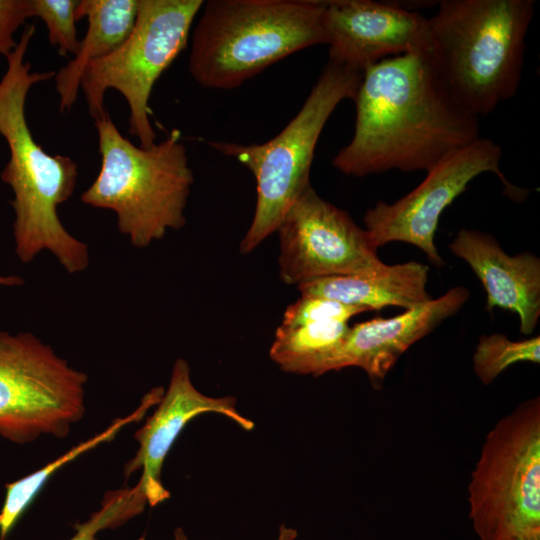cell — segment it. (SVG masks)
I'll list each match as a JSON object with an SVG mask.
<instances>
[{
    "label": "cell",
    "instance_id": "obj_1",
    "mask_svg": "<svg viewBox=\"0 0 540 540\" xmlns=\"http://www.w3.org/2000/svg\"><path fill=\"white\" fill-rule=\"evenodd\" d=\"M354 101V135L332 162L345 175L427 172L479 138V117L449 95L423 52L389 57L366 69Z\"/></svg>",
    "mask_w": 540,
    "mask_h": 540
},
{
    "label": "cell",
    "instance_id": "obj_2",
    "mask_svg": "<svg viewBox=\"0 0 540 540\" xmlns=\"http://www.w3.org/2000/svg\"><path fill=\"white\" fill-rule=\"evenodd\" d=\"M35 27L27 26L17 46L7 56L0 80V134L10 157L1 178L14 194L13 233L19 259L28 263L42 250L52 252L69 273L84 271L89 263L85 243L61 223L57 207L74 192L78 166L69 156L45 152L26 120V98L31 87L54 77L55 72H31L25 56Z\"/></svg>",
    "mask_w": 540,
    "mask_h": 540
},
{
    "label": "cell",
    "instance_id": "obj_3",
    "mask_svg": "<svg viewBox=\"0 0 540 540\" xmlns=\"http://www.w3.org/2000/svg\"><path fill=\"white\" fill-rule=\"evenodd\" d=\"M531 0H443L428 18L427 61L440 84L480 117L520 85Z\"/></svg>",
    "mask_w": 540,
    "mask_h": 540
},
{
    "label": "cell",
    "instance_id": "obj_4",
    "mask_svg": "<svg viewBox=\"0 0 540 540\" xmlns=\"http://www.w3.org/2000/svg\"><path fill=\"white\" fill-rule=\"evenodd\" d=\"M194 29L189 71L232 89L304 48L327 45L326 0H210Z\"/></svg>",
    "mask_w": 540,
    "mask_h": 540
},
{
    "label": "cell",
    "instance_id": "obj_5",
    "mask_svg": "<svg viewBox=\"0 0 540 540\" xmlns=\"http://www.w3.org/2000/svg\"><path fill=\"white\" fill-rule=\"evenodd\" d=\"M94 124L101 166L81 201L112 210L119 231L135 247H146L169 229L182 228L194 176L181 133L174 129L161 142L144 148L125 138L108 112Z\"/></svg>",
    "mask_w": 540,
    "mask_h": 540
},
{
    "label": "cell",
    "instance_id": "obj_6",
    "mask_svg": "<svg viewBox=\"0 0 540 540\" xmlns=\"http://www.w3.org/2000/svg\"><path fill=\"white\" fill-rule=\"evenodd\" d=\"M362 76L328 60L299 112L274 138L251 145L209 142L245 165L256 180V208L240 243L241 253H250L276 232L289 207L311 185L310 169L320 134L338 104L355 99Z\"/></svg>",
    "mask_w": 540,
    "mask_h": 540
},
{
    "label": "cell",
    "instance_id": "obj_7",
    "mask_svg": "<svg viewBox=\"0 0 540 540\" xmlns=\"http://www.w3.org/2000/svg\"><path fill=\"white\" fill-rule=\"evenodd\" d=\"M480 540H540V399H528L488 432L468 485Z\"/></svg>",
    "mask_w": 540,
    "mask_h": 540
},
{
    "label": "cell",
    "instance_id": "obj_8",
    "mask_svg": "<svg viewBox=\"0 0 540 540\" xmlns=\"http://www.w3.org/2000/svg\"><path fill=\"white\" fill-rule=\"evenodd\" d=\"M202 0H138L134 27L113 52L90 62L81 77L91 117L106 113L104 96L115 89L130 110L129 132L149 148L156 142L149 100L162 73L186 47L190 28Z\"/></svg>",
    "mask_w": 540,
    "mask_h": 540
},
{
    "label": "cell",
    "instance_id": "obj_9",
    "mask_svg": "<svg viewBox=\"0 0 540 540\" xmlns=\"http://www.w3.org/2000/svg\"><path fill=\"white\" fill-rule=\"evenodd\" d=\"M87 379L33 334L0 331V436L65 438L85 414Z\"/></svg>",
    "mask_w": 540,
    "mask_h": 540
},
{
    "label": "cell",
    "instance_id": "obj_10",
    "mask_svg": "<svg viewBox=\"0 0 540 540\" xmlns=\"http://www.w3.org/2000/svg\"><path fill=\"white\" fill-rule=\"evenodd\" d=\"M501 147L491 139L478 138L452 152L427 171L425 179L392 204L378 202L364 216L365 229L378 249L389 242H405L421 249L436 266L444 261L435 246V232L443 211L468 184L483 173L495 174L504 192L517 201L528 190L511 184L500 169Z\"/></svg>",
    "mask_w": 540,
    "mask_h": 540
},
{
    "label": "cell",
    "instance_id": "obj_11",
    "mask_svg": "<svg viewBox=\"0 0 540 540\" xmlns=\"http://www.w3.org/2000/svg\"><path fill=\"white\" fill-rule=\"evenodd\" d=\"M276 232L279 275L288 285L366 274L385 264L366 229L346 211L321 198L311 185L289 207Z\"/></svg>",
    "mask_w": 540,
    "mask_h": 540
},
{
    "label": "cell",
    "instance_id": "obj_12",
    "mask_svg": "<svg viewBox=\"0 0 540 540\" xmlns=\"http://www.w3.org/2000/svg\"><path fill=\"white\" fill-rule=\"evenodd\" d=\"M329 60L364 73L379 61L425 52L428 18L396 4L371 0H326Z\"/></svg>",
    "mask_w": 540,
    "mask_h": 540
},
{
    "label": "cell",
    "instance_id": "obj_13",
    "mask_svg": "<svg viewBox=\"0 0 540 540\" xmlns=\"http://www.w3.org/2000/svg\"><path fill=\"white\" fill-rule=\"evenodd\" d=\"M156 406L153 414L134 434L139 448L123 471L127 479L137 470H142L138 484L151 507L170 497L161 482L162 466L177 437L194 417L213 412L232 419L245 430L254 428V422L236 409L234 397L216 398L201 393L191 381L189 364L182 358L174 362L169 386Z\"/></svg>",
    "mask_w": 540,
    "mask_h": 540
},
{
    "label": "cell",
    "instance_id": "obj_14",
    "mask_svg": "<svg viewBox=\"0 0 540 540\" xmlns=\"http://www.w3.org/2000/svg\"><path fill=\"white\" fill-rule=\"evenodd\" d=\"M469 296L465 287L456 286L437 299L391 318H375L354 324L324 363L322 374L346 367H359L375 388L380 387L400 356L440 323L456 314Z\"/></svg>",
    "mask_w": 540,
    "mask_h": 540
},
{
    "label": "cell",
    "instance_id": "obj_15",
    "mask_svg": "<svg viewBox=\"0 0 540 540\" xmlns=\"http://www.w3.org/2000/svg\"><path fill=\"white\" fill-rule=\"evenodd\" d=\"M448 247L482 283L486 310L514 312L520 332L533 333L540 317V259L530 252L508 255L492 235L474 229L459 230Z\"/></svg>",
    "mask_w": 540,
    "mask_h": 540
},
{
    "label": "cell",
    "instance_id": "obj_16",
    "mask_svg": "<svg viewBox=\"0 0 540 540\" xmlns=\"http://www.w3.org/2000/svg\"><path fill=\"white\" fill-rule=\"evenodd\" d=\"M365 309L338 301L301 296L285 311L270 358L286 372L322 375L329 356L349 330L348 321Z\"/></svg>",
    "mask_w": 540,
    "mask_h": 540
},
{
    "label": "cell",
    "instance_id": "obj_17",
    "mask_svg": "<svg viewBox=\"0 0 540 540\" xmlns=\"http://www.w3.org/2000/svg\"><path fill=\"white\" fill-rule=\"evenodd\" d=\"M428 272L427 265L410 261L384 264L366 274L315 279L297 287L301 296L326 298L366 311L388 306L408 310L432 299L426 289Z\"/></svg>",
    "mask_w": 540,
    "mask_h": 540
},
{
    "label": "cell",
    "instance_id": "obj_18",
    "mask_svg": "<svg viewBox=\"0 0 540 540\" xmlns=\"http://www.w3.org/2000/svg\"><path fill=\"white\" fill-rule=\"evenodd\" d=\"M138 12V0H81L77 21L87 19L88 28L74 58L55 72L60 111L74 105L86 66L118 48L131 33Z\"/></svg>",
    "mask_w": 540,
    "mask_h": 540
},
{
    "label": "cell",
    "instance_id": "obj_19",
    "mask_svg": "<svg viewBox=\"0 0 540 540\" xmlns=\"http://www.w3.org/2000/svg\"><path fill=\"white\" fill-rule=\"evenodd\" d=\"M163 394L164 388L161 386L151 389L132 413L115 419L102 432L75 445L35 472L5 484L6 493L0 509V540L6 538L43 486L59 469L98 445L112 440L125 426L142 420L148 410L159 403Z\"/></svg>",
    "mask_w": 540,
    "mask_h": 540
},
{
    "label": "cell",
    "instance_id": "obj_20",
    "mask_svg": "<svg viewBox=\"0 0 540 540\" xmlns=\"http://www.w3.org/2000/svg\"><path fill=\"white\" fill-rule=\"evenodd\" d=\"M518 362L539 364V336L513 341L500 333L482 335L472 356L473 370L485 385Z\"/></svg>",
    "mask_w": 540,
    "mask_h": 540
},
{
    "label": "cell",
    "instance_id": "obj_21",
    "mask_svg": "<svg viewBox=\"0 0 540 540\" xmlns=\"http://www.w3.org/2000/svg\"><path fill=\"white\" fill-rule=\"evenodd\" d=\"M146 504L147 498L138 484L109 491L100 508L87 521L75 525V534L69 540H99L98 532L123 525L142 513Z\"/></svg>",
    "mask_w": 540,
    "mask_h": 540
},
{
    "label": "cell",
    "instance_id": "obj_22",
    "mask_svg": "<svg viewBox=\"0 0 540 540\" xmlns=\"http://www.w3.org/2000/svg\"><path fill=\"white\" fill-rule=\"evenodd\" d=\"M32 17L40 18L47 27L48 39L62 56L75 55L80 40L76 29L75 0H30Z\"/></svg>",
    "mask_w": 540,
    "mask_h": 540
},
{
    "label": "cell",
    "instance_id": "obj_23",
    "mask_svg": "<svg viewBox=\"0 0 540 540\" xmlns=\"http://www.w3.org/2000/svg\"><path fill=\"white\" fill-rule=\"evenodd\" d=\"M31 17L30 0H0V54L6 57L15 49L14 34Z\"/></svg>",
    "mask_w": 540,
    "mask_h": 540
},
{
    "label": "cell",
    "instance_id": "obj_24",
    "mask_svg": "<svg viewBox=\"0 0 540 540\" xmlns=\"http://www.w3.org/2000/svg\"><path fill=\"white\" fill-rule=\"evenodd\" d=\"M297 537V531L293 528L286 527L284 524H281L279 527V533L277 540H294ZM174 540H188L183 529L178 527L174 531Z\"/></svg>",
    "mask_w": 540,
    "mask_h": 540
},
{
    "label": "cell",
    "instance_id": "obj_25",
    "mask_svg": "<svg viewBox=\"0 0 540 540\" xmlns=\"http://www.w3.org/2000/svg\"><path fill=\"white\" fill-rule=\"evenodd\" d=\"M24 280L17 275H11V276H1L0 275V285L4 286H17L22 285Z\"/></svg>",
    "mask_w": 540,
    "mask_h": 540
}]
</instances>
